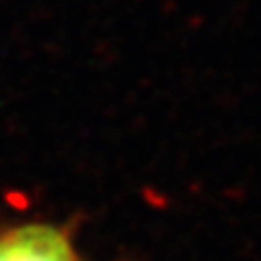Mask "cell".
Wrapping results in <instances>:
<instances>
[{"label": "cell", "instance_id": "1", "mask_svg": "<svg viewBox=\"0 0 261 261\" xmlns=\"http://www.w3.org/2000/svg\"><path fill=\"white\" fill-rule=\"evenodd\" d=\"M0 261H79V255L65 228L33 222L0 233Z\"/></svg>", "mask_w": 261, "mask_h": 261}]
</instances>
